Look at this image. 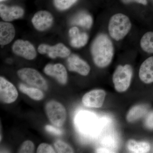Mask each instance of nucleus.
Segmentation results:
<instances>
[{
  "label": "nucleus",
  "instance_id": "bb28decb",
  "mask_svg": "<svg viewBox=\"0 0 153 153\" xmlns=\"http://www.w3.org/2000/svg\"><path fill=\"white\" fill-rule=\"evenodd\" d=\"M45 129L47 131L51 133L54 134L56 135H61L63 133L62 130L56 128V127L51 125H47L45 127Z\"/></svg>",
  "mask_w": 153,
  "mask_h": 153
},
{
  "label": "nucleus",
  "instance_id": "6ab92c4d",
  "mask_svg": "<svg viewBox=\"0 0 153 153\" xmlns=\"http://www.w3.org/2000/svg\"><path fill=\"white\" fill-rule=\"evenodd\" d=\"M128 149L132 153H144L149 152L151 146L146 142H137L134 140H129L127 143Z\"/></svg>",
  "mask_w": 153,
  "mask_h": 153
},
{
  "label": "nucleus",
  "instance_id": "ddd939ff",
  "mask_svg": "<svg viewBox=\"0 0 153 153\" xmlns=\"http://www.w3.org/2000/svg\"><path fill=\"white\" fill-rule=\"evenodd\" d=\"M24 9L19 6L0 5V16L4 22H10L20 19L24 16Z\"/></svg>",
  "mask_w": 153,
  "mask_h": 153
},
{
  "label": "nucleus",
  "instance_id": "a211bd4d",
  "mask_svg": "<svg viewBox=\"0 0 153 153\" xmlns=\"http://www.w3.org/2000/svg\"><path fill=\"white\" fill-rule=\"evenodd\" d=\"M71 23L85 29H89L93 24V19L89 14L85 11H82L74 16L71 19Z\"/></svg>",
  "mask_w": 153,
  "mask_h": 153
},
{
  "label": "nucleus",
  "instance_id": "39448f33",
  "mask_svg": "<svg viewBox=\"0 0 153 153\" xmlns=\"http://www.w3.org/2000/svg\"><path fill=\"white\" fill-rule=\"evenodd\" d=\"M49 121L55 126H62L66 120V111L63 105L58 102L52 100L47 102L45 107Z\"/></svg>",
  "mask_w": 153,
  "mask_h": 153
},
{
  "label": "nucleus",
  "instance_id": "4be33fe9",
  "mask_svg": "<svg viewBox=\"0 0 153 153\" xmlns=\"http://www.w3.org/2000/svg\"><path fill=\"white\" fill-rule=\"evenodd\" d=\"M78 0H53V4L57 10L65 11L71 8Z\"/></svg>",
  "mask_w": 153,
  "mask_h": 153
},
{
  "label": "nucleus",
  "instance_id": "c756f323",
  "mask_svg": "<svg viewBox=\"0 0 153 153\" xmlns=\"http://www.w3.org/2000/svg\"><path fill=\"white\" fill-rule=\"evenodd\" d=\"M7 1V0H0V1H1V2H2L5 1Z\"/></svg>",
  "mask_w": 153,
  "mask_h": 153
},
{
  "label": "nucleus",
  "instance_id": "423d86ee",
  "mask_svg": "<svg viewBox=\"0 0 153 153\" xmlns=\"http://www.w3.org/2000/svg\"><path fill=\"white\" fill-rule=\"evenodd\" d=\"M12 50L16 55L27 60H33L37 56L35 47L27 41L17 40L13 44Z\"/></svg>",
  "mask_w": 153,
  "mask_h": 153
},
{
  "label": "nucleus",
  "instance_id": "1a4fd4ad",
  "mask_svg": "<svg viewBox=\"0 0 153 153\" xmlns=\"http://www.w3.org/2000/svg\"><path fill=\"white\" fill-rule=\"evenodd\" d=\"M106 96L103 89H94L85 94L82 98V103L89 108H99L102 106Z\"/></svg>",
  "mask_w": 153,
  "mask_h": 153
},
{
  "label": "nucleus",
  "instance_id": "9b49d317",
  "mask_svg": "<svg viewBox=\"0 0 153 153\" xmlns=\"http://www.w3.org/2000/svg\"><path fill=\"white\" fill-rule=\"evenodd\" d=\"M67 65L69 71L77 72L82 76H87L90 71L88 63L75 54H72L68 57Z\"/></svg>",
  "mask_w": 153,
  "mask_h": 153
},
{
  "label": "nucleus",
  "instance_id": "cd10ccee",
  "mask_svg": "<svg viewBox=\"0 0 153 153\" xmlns=\"http://www.w3.org/2000/svg\"><path fill=\"white\" fill-rule=\"evenodd\" d=\"M124 4H128L132 2H136L146 5L147 4V0H121Z\"/></svg>",
  "mask_w": 153,
  "mask_h": 153
},
{
  "label": "nucleus",
  "instance_id": "6e6552de",
  "mask_svg": "<svg viewBox=\"0 0 153 153\" xmlns=\"http://www.w3.org/2000/svg\"><path fill=\"white\" fill-rule=\"evenodd\" d=\"M19 94L13 84L5 78L0 77V99L5 103H11L16 100Z\"/></svg>",
  "mask_w": 153,
  "mask_h": 153
},
{
  "label": "nucleus",
  "instance_id": "f257e3e1",
  "mask_svg": "<svg viewBox=\"0 0 153 153\" xmlns=\"http://www.w3.org/2000/svg\"><path fill=\"white\" fill-rule=\"evenodd\" d=\"M91 53L94 63L99 68L109 66L114 55V47L110 38L105 34H99L91 46Z\"/></svg>",
  "mask_w": 153,
  "mask_h": 153
},
{
  "label": "nucleus",
  "instance_id": "412c9836",
  "mask_svg": "<svg viewBox=\"0 0 153 153\" xmlns=\"http://www.w3.org/2000/svg\"><path fill=\"white\" fill-rule=\"evenodd\" d=\"M140 45L144 52L153 54V32H149L145 34L141 39Z\"/></svg>",
  "mask_w": 153,
  "mask_h": 153
},
{
  "label": "nucleus",
  "instance_id": "393cba45",
  "mask_svg": "<svg viewBox=\"0 0 153 153\" xmlns=\"http://www.w3.org/2000/svg\"><path fill=\"white\" fill-rule=\"evenodd\" d=\"M38 153H54L55 150L51 145L48 144L41 143L38 146L37 150Z\"/></svg>",
  "mask_w": 153,
  "mask_h": 153
},
{
  "label": "nucleus",
  "instance_id": "20e7f679",
  "mask_svg": "<svg viewBox=\"0 0 153 153\" xmlns=\"http://www.w3.org/2000/svg\"><path fill=\"white\" fill-rule=\"evenodd\" d=\"M19 78L28 84L46 91L48 88L47 81L42 75L36 69L33 68H25L18 71Z\"/></svg>",
  "mask_w": 153,
  "mask_h": 153
},
{
  "label": "nucleus",
  "instance_id": "7ed1b4c3",
  "mask_svg": "<svg viewBox=\"0 0 153 153\" xmlns=\"http://www.w3.org/2000/svg\"><path fill=\"white\" fill-rule=\"evenodd\" d=\"M133 69L129 64L119 65L113 75L112 80L115 90L121 93L127 90L131 83Z\"/></svg>",
  "mask_w": 153,
  "mask_h": 153
},
{
  "label": "nucleus",
  "instance_id": "4468645a",
  "mask_svg": "<svg viewBox=\"0 0 153 153\" xmlns=\"http://www.w3.org/2000/svg\"><path fill=\"white\" fill-rule=\"evenodd\" d=\"M16 36V30L13 24L9 22H0V44L4 46L10 43Z\"/></svg>",
  "mask_w": 153,
  "mask_h": 153
},
{
  "label": "nucleus",
  "instance_id": "aec40b11",
  "mask_svg": "<svg viewBox=\"0 0 153 153\" xmlns=\"http://www.w3.org/2000/svg\"><path fill=\"white\" fill-rule=\"evenodd\" d=\"M19 88L22 93L27 94L35 100H40L44 98V94L41 89L36 87H28L23 84L19 85Z\"/></svg>",
  "mask_w": 153,
  "mask_h": 153
},
{
  "label": "nucleus",
  "instance_id": "2eb2a0df",
  "mask_svg": "<svg viewBox=\"0 0 153 153\" xmlns=\"http://www.w3.org/2000/svg\"><path fill=\"white\" fill-rule=\"evenodd\" d=\"M140 79L146 84L153 82V56L146 59L140 67Z\"/></svg>",
  "mask_w": 153,
  "mask_h": 153
},
{
  "label": "nucleus",
  "instance_id": "f3484780",
  "mask_svg": "<svg viewBox=\"0 0 153 153\" xmlns=\"http://www.w3.org/2000/svg\"><path fill=\"white\" fill-rule=\"evenodd\" d=\"M149 107L146 104L134 105L128 111L126 115V120L129 123H133L141 118L148 113Z\"/></svg>",
  "mask_w": 153,
  "mask_h": 153
},
{
  "label": "nucleus",
  "instance_id": "b1692460",
  "mask_svg": "<svg viewBox=\"0 0 153 153\" xmlns=\"http://www.w3.org/2000/svg\"><path fill=\"white\" fill-rule=\"evenodd\" d=\"M35 146L31 141H25L20 147L19 153H32L34 152Z\"/></svg>",
  "mask_w": 153,
  "mask_h": 153
},
{
  "label": "nucleus",
  "instance_id": "9d476101",
  "mask_svg": "<svg viewBox=\"0 0 153 153\" xmlns=\"http://www.w3.org/2000/svg\"><path fill=\"white\" fill-rule=\"evenodd\" d=\"M54 18L52 14L46 10L37 12L32 19V24L38 31H43L49 29L53 24Z\"/></svg>",
  "mask_w": 153,
  "mask_h": 153
},
{
  "label": "nucleus",
  "instance_id": "0eeeda50",
  "mask_svg": "<svg viewBox=\"0 0 153 153\" xmlns=\"http://www.w3.org/2000/svg\"><path fill=\"white\" fill-rule=\"evenodd\" d=\"M38 50L40 54H47L52 59L57 57L64 58L68 57L70 54V50L62 43H58L52 46L41 44L38 46Z\"/></svg>",
  "mask_w": 153,
  "mask_h": 153
},
{
  "label": "nucleus",
  "instance_id": "f03ea898",
  "mask_svg": "<svg viewBox=\"0 0 153 153\" xmlns=\"http://www.w3.org/2000/svg\"><path fill=\"white\" fill-rule=\"evenodd\" d=\"M131 26V22L127 16L122 13L116 14L110 19L108 33L113 39L119 41L127 35Z\"/></svg>",
  "mask_w": 153,
  "mask_h": 153
},
{
  "label": "nucleus",
  "instance_id": "f8f14e48",
  "mask_svg": "<svg viewBox=\"0 0 153 153\" xmlns=\"http://www.w3.org/2000/svg\"><path fill=\"white\" fill-rule=\"evenodd\" d=\"M45 74L54 77L60 84L65 85L67 82L68 75L65 66L60 63L48 64L44 68Z\"/></svg>",
  "mask_w": 153,
  "mask_h": 153
},
{
  "label": "nucleus",
  "instance_id": "dca6fc26",
  "mask_svg": "<svg viewBox=\"0 0 153 153\" xmlns=\"http://www.w3.org/2000/svg\"><path fill=\"white\" fill-rule=\"evenodd\" d=\"M70 38V44L71 47L79 48L84 47L87 44L88 36L87 33H80L78 28L76 27L71 28L69 30Z\"/></svg>",
  "mask_w": 153,
  "mask_h": 153
},
{
  "label": "nucleus",
  "instance_id": "a878e982",
  "mask_svg": "<svg viewBox=\"0 0 153 153\" xmlns=\"http://www.w3.org/2000/svg\"><path fill=\"white\" fill-rule=\"evenodd\" d=\"M144 125L147 128L153 130V111L147 114L144 120Z\"/></svg>",
  "mask_w": 153,
  "mask_h": 153
},
{
  "label": "nucleus",
  "instance_id": "5701e85b",
  "mask_svg": "<svg viewBox=\"0 0 153 153\" xmlns=\"http://www.w3.org/2000/svg\"><path fill=\"white\" fill-rule=\"evenodd\" d=\"M54 146L57 152L58 153H74V151L73 149L68 144L66 143L57 140L54 143Z\"/></svg>",
  "mask_w": 153,
  "mask_h": 153
},
{
  "label": "nucleus",
  "instance_id": "c85d7f7f",
  "mask_svg": "<svg viewBox=\"0 0 153 153\" xmlns=\"http://www.w3.org/2000/svg\"><path fill=\"white\" fill-rule=\"evenodd\" d=\"M96 152L97 153H111L112 152L111 151L107 149L104 148H100L96 151Z\"/></svg>",
  "mask_w": 153,
  "mask_h": 153
}]
</instances>
